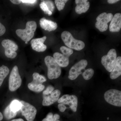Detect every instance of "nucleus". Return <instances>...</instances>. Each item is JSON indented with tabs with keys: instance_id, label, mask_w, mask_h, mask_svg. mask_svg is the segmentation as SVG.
<instances>
[{
	"instance_id": "nucleus-1",
	"label": "nucleus",
	"mask_w": 121,
	"mask_h": 121,
	"mask_svg": "<svg viewBox=\"0 0 121 121\" xmlns=\"http://www.w3.org/2000/svg\"><path fill=\"white\" fill-rule=\"evenodd\" d=\"M61 37L65 45L71 49L80 51L85 47V43L83 41L75 39L71 33L68 31L63 32Z\"/></svg>"
},
{
	"instance_id": "nucleus-2",
	"label": "nucleus",
	"mask_w": 121,
	"mask_h": 121,
	"mask_svg": "<svg viewBox=\"0 0 121 121\" xmlns=\"http://www.w3.org/2000/svg\"><path fill=\"white\" fill-rule=\"evenodd\" d=\"M45 65L48 67V76L50 79L59 78L61 73V67L56 62L54 58L48 56L44 59Z\"/></svg>"
},
{
	"instance_id": "nucleus-3",
	"label": "nucleus",
	"mask_w": 121,
	"mask_h": 121,
	"mask_svg": "<svg viewBox=\"0 0 121 121\" xmlns=\"http://www.w3.org/2000/svg\"><path fill=\"white\" fill-rule=\"evenodd\" d=\"M37 26L35 21H28L26 23L25 29H17L16 31V33L25 42H28L34 37Z\"/></svg>"
},
{
	"instance_id": "nucleus-4",
	"label": "nucleus",
	"mask_w": 121,
	"mask_h": 121,
	"mask_svg": "<svg viewBox=\"0 0 121 121\" xmlns=\"http://www.w3.org/2000/svg\"><path fill=\"white\" fill-rule=\"evenodd\" d=\"M22 80L19 73L17 66H15L9 75V89L11 91H14L19 88L22 84Z\"/></svg>"
},
{
	"instance_id": "nucleus-5",
	"label": "nucleus",
	"mask_w": 121,
	"mask_h": 121,
	"mask_svg": "<svg viewBox=\"0 0 121 121\" xmlns=\"http://www.w3.org/2000/svg\"><path fill=\"white\" fill-rule=\"evenodd\" d=\"M117 59V52L115 49H112L108 52L107 55L102 57L101 62L106 70L111 72L114 67Z\"/></svg>"
},
{
	"instance_id": "nucleus-6",
	"label": "nucleus",
	"mask_w": 121,
	"mask_h": 121,
	"mask_svg": "<svg viewBox=\"0 0 121 121\" xmlns=\"http://www.w3.org/2000/svg\"><path fill=\"white\" fill-rule=\"evenodd\" d=\"M104 97L106 101L109 104L115 106H121V91L111 89L106 91Z\"/></svg>"
},
{
	"instance_id": "nucleus-7",
	"label": "nucleus",
	"mask_w": 121,
	"mask_h": 121,
	"mask_svg": "<svg viewBox=\"0 0 121 121\" xmlns=\"http://www.w3.org/2000/svg\"><path fill=\"white\" fill-rule=\"evenodd\" d=\"M20 102L21 104L20 110L22 115L27 121H34L37 113L36 108L34 106L24 101H21Z\"/></svg>"
},
{
	"instance_id": "nucleus-8",
	"label": "nucleus",
	"mask_w": 121,
	"mask_h": 121,
	"mask_svg": "<svg viewBox=\"0 0 121 121\" xmlns=\"http://www.w3.org/2000/svg\"><path fill=\"white\" fill-rule=\"evenodd\" d=\"M113 16L111 13L104 12L99 14L96 18L95 27L101 32L106 31L108 27V23L111 21Z\"/></svg>"
},
{
	"instance_id": "nucleus-9",
	"label": "nucleus",
	"mask_w": 121,
	"mask_h": 121,
	"mask_svg": "<svg viewBox=\"0 0 121 121\" xmlns=\"http://www.w3.org/2000/svg\"><path fill=\"white\" fill-rule=\"evenodd\" d=\"M88 64L87 61L86 60L82 59L76 63L71 68L69 72L68 78L71 80H74L79 75L82 74Z\"/></svg>"
},
{
	"instance_id": "nucleus-10",
	"label": "nucleus",
	"mask_w": 121,
	"mask_h": 121,
	"mask_svg": "<svg viewBox=\"0 0 121 121\" xmlns=\"http://www.w3.org/2000/svg\"><path fill=\"white\" fill-rule=\"evenodd\" d=\"M4 48L5 56L9 58L13 59L17 55L16 52L18 49V46L14 41L10 39H4L1 43Z\"/></svg>"
},
{
	"instance_id": "nucleus-11",
	"label": "nucleus",
	"mask_w": 121,
	"mask_h": 121,
	"mask_svg": "<svg viewBox=\"0 0 121 121\" xmlns=\"http://www.w3.org/2000/svg\"><path fill=\"white\" fill-rule=\"evenodd\" d=\"M60 95V91L59 90H56L49 95H43V105L45 106L52 105L58 101Z\"/></svg>"
},
{
	"instance_id": "nucleus-12",
	"label": "nucleus",
	"mask_w": 121,
	"mask_h": 121,
	"mask_svg": "<svg viewBox=\"0 0 121 121\" xmlns=\"http://www.w3.org/2000/svg\"><path fill=\"white\" fill-rule=\"evenodd\" d=\"M47 37L44 36L40 38L33 39L31 41V44L33 50L37 52H43L46 50L47 46L44 43Z\"/></svg>"
},
{
	"instance_id": "nucleus-13",
	"label": "nucleus",
	"mask_w": 121,
	"mask_h": 121,
	"mask_svg": "<svg viewBox=\"0 0 121 121\" xmlns=\"http://www.w3.org/2000/svg\"><path fill=\"white\" fill-rule=\"evenodd\" d=\"M121 28V14L116 13L113 16L109 27L110 31L112 32H117Z\"/></svg>"
},
{
	"instance_id": "nucleus-14",
	"label": "nucleus",
	"mask_w": 121,
	"mask_h": 121,
	"mask_svg": "<svg viewBox=\"0 0 121 121\" xmlns=\"http://www.w3.org/2000/svg\"><path fill=\"white\" fill-rule=\"evenodd\" d=\"M75 2V12L78 14L85 13L90 8V3L87 0H76Z\"/></svg>"
},
{
	"instance_id": "nucleus-15",
	"label": "nucleus",
	"mask_w": 121,
	"mask_h": 121,
	"mask_svg": "<svg viewBox=\"0 0 121 121\" xmlns=\"http://www.w3.org/2000/svg\"><path fill=\"white\" fill-rule=\"evenodd\" d=\"M40 25L41 28L46 31L50 32L56 30L58 25L56 22L43 17L40 20Z\"/></svg>"
},
{
	"instance_id": "nucleus-16",
	"label": "nucleus",
	"mask_w": 121,
	"mask_h": 121,
	"mask_svg": "<svg viewBox=\"0 0 121 121\" xmlns=\"http://www.w3.org/2000/svg\"><path fill=\"white\" fill-rule=\"evenodd\" d=\"M53 58L56 62L60 67H67L69 64V58L58 52L53 54Z\"/></svg>"
},
{
	"instance_id": "nucleus-17",
	"label": "nucleus",
	"mask_w": 121,
	"mask_h": 121,
	"mask_svg": "<svg viewBox=\"0 0 121 121\" xmlns=\"http://www.w3.org/2000/svg\"><path fill=\"white\" fill-rule=\"evenodd\" d=\"M121 75V57H117L116 64L112 71L111 72L110 77L112 79L118 78Z\"/></svg>"
},
{
	"instance_id": "nucleus-18",
	"label": "nucleus",
	"mask_w": 121,
	"mask_h": 121,
	"mask_svg": "<svg viewBox=\"0 0 121 121\" xmlns=\"http://www.w3.org/2000/svg\"><path fill=\"white\" fill-rule=\"evenodd\" d=\"M64 105H68L72 110L76 112L77 111L78 105V97L74 95H69L64 102L62 103Z\"/></svg>"
},
{
	"instance_id": "nucleus-19",
	"label": "nucleus",
	"mask_w": 121,
	"mask_h": 121,
	"mask_svg": "<svg viewBox=\"0 0 121 121\" xmlns=\"http://www.w3.org/2000/svg\"><path fill=\"white\" fill-rule=\"evenodd\" d=\"M9 70L8 68L4 65L0 67V87L1 86L4 79L8 75Z\"/></svg>"
},
{
	"instance_id": "nucleus-20",
	"label": "nucleus",
	"mask_w": 121,
	"mask_h": 121,
	"mask_svg": "<svg viewBox=\"0 0 121 121\" xmlns=\"http://www.w3.org/2000/svg\"><path fill=\"white\" fill-rule=\"evenodd\" d=\"M28 87L30 90L36 92H41L45 88L44 85L43 84H37L32 82L28 83Z\"/></svg>"
},
{
	"instance_id": "nucleus-21",
	"label": "nucleus",
	"mask_w": 121,
	"mask_h": 121,
	"mask_svg": "<svg viewBox=\"0 0 121 121\" xmlns=\"http://www.w3.org/2000/svg\"><path fill=\"white\" fill-rule=\"evenodd\" d=\"M33 80L32 82L37 84H42L43 83L47 81V79L44 76L40 75L37 72H35L33 74Z\"/></svg>"
},
{
	"instance_id": "nucleus-22",
	"label": "nucleus",
	"mask_w": 121,
	"mask_h": 121,
	"mask_svg": "<svg viewBox=\"0 0 121 121\" xmlns=\"http://www.w3.org/2000/svg\"><path fill=\"white\" fill-rule=\"evenodd\" d=\"M17 114V112H13L11 110L9 105L6 107L4 112V116L7 120L15 117L16 116Z\"/></svg>"
},
{
	"instance_id": "nucleus-23",
	"label": "nucleus",
	"mask_w": 121,
	"mask_h": 121,
	"mask_svg": "<svg viewBox=\"0 0 121 121\" xmlns=\"http://www.w3.org/2000/svg\"><path fill=\"white\" fill-rule=\"evenodd\" d=\"M11 110L14 112H17L21 109V104L20 102L17 100H14L12 101L9 104Z\"/></svg>"
},
{
	"instance_id": "nucleus-24",
	"label": "nucleus",
	"mask_w": 121,
	"mask_h": 121,
	"mask_svg": "<svg viewBox=\"0 0 121 121\" xmlns=\"http://www.w3.org/2000/svg\"><path fill=\"white\" fill-rule=\"evenodd\" d=\"M94 71L92 68H89L85 70L82 73L83 77L86 80H89L93 77Z\"/></svg>"
},
{
	"instance_id": "nucleus-25",
	"label": "nucleus",
	"mask_w": 121,
	"mask_h": 121,
	"mask_svg": "<svg viewBox=\"0 0 121 121\" xmlns=\"http://www.w3.org/2000/svg\"><path fill=\"white\" fill-rule=\"evenodd\" d=\"M68 1V0H55V4L59 11H60L64 9L65 4Z\"/></svg>"
},
{
	"instance_id": "nucleus-26",
	"label": "nucleus",
	"mask_w": 121,
	"mask_h": 121,
	"mask_svg": "<svg viewBox=\"0 0 121 121\" xmlns=\"http://www.w3.org/2000/svg\"><path fill=\"white\" fill-rule=\"evenodd\" d=\"M60 50L63 55L69 57L73 54V51L71 48L66 47L65 46H62L60 48Z\"/></svg>"
},
{
	"instance_id": "nucleus-27",
	"label": "nucleus",
	"mask_w": 121,
	"mask_h": 121,
	"mask_svg": "<svg viewBox=\"0 0 121 121\" xmlns=\"http://www.w3.org/2000/svg\"><path fill=\"white\" fill-rule=\"evenodd\" d=\"M39 6L40 8L44 12L45 14H48L49 16L52 15V13L49 10L47 5L45 4L44 1L41 2Z\"/></svg>"
},
{
	"instance_id": "nucleus-28",
	"label": "nucleus",
	"mask_w": 121,
	"mask_h": 121,
	"mask_svg": "<svg viewBox=\"0 0 121 121\" xmlns=\"http://www.w3.org/2000/svg\"><path fill=\"white\" fill-rule=\"evenodd\" d=\"M44 1L47 5L49 10L52 13L53 12L55 8V5L53 2L51 0H44Z\"/></svg>"
},
{
	"instance_id": "nucleus-29",
	"label": "nucleus",
	"mask_w": 121,
	"mask_h": 121,
	"mask_svg": "<svg viewBox=\"0 0 121 121\" xmlns=\"http://www.w3.org/2000/svg\"><path fill=\"white\" fill-rule=\"evenodd\" d=\"M54 87L52 85H49L43 92V95H48L54 91Z\"/></svg>"
},
{
	"instance_id": "nucleus-30",
	"label": "nucleus",
	"mask_w": 121,
	"mask_h": 121,
	"mask_svg": "<svg viewBox=\"0 0 121 121\" xmlns=\"http://www.w3.org/2000/svg\"><path fill=\"white\" fill-rule=\"evenodd\" d=\"M6 31V28L0 22V36L4 34Z\"/></svg>"
},
{
	"instance_id": "nucleus-31",
	"label": "nucleus",
	"mask_w": 121,
	"mask_h": 121,
	"mask_svg": "<svg viewBox=\"0 0 121 121\" xmlns=\"http://www.w3.org/2000/svg\"><path fill=\"white\" fill-rule=\"evenodd\" d=\"M58 108L59 110L61 112H64L66 109L67 107L66 106L62 103H59L58 105Z\"/></svg>"
},
{
	"instance_id": "nucleus-32",
	"label": "nucleus",
	"mask_w": 121,
	"mask_h": 121,
	"mask_svg": "<svg viewBox=\"0 0 121 121\" xmlns=\"http://www.w3.org/2000/svg\"><path fill=\"white\" fill-rule=\"evenodd\" d=\"M69 95H69L67 94L65 95H63L60 98H59L58 100V103H62L67 98Z\"/></svg>"
},
{
	"instance_id": "nucleus-33",
	"label": "nucleus",
	"mask_w": 121,
	"mask_h": 121,
	"mask_svg": "<svg viewBox=\"0 0 121 121\" xmlns=\"http://www.w3.org/2000/svg\"><path fill=\"white\" fill-rule=\"evenodd\" d=\"M21 2L25 4H35L37 2V0H21Z\"/></svg>"
},
{
	"instance_id": "nucleus-34",
	"label": "nucleus",
	"mask_w": 121,
	"mask_h": 121,
	"mask_svg": "<svg viewBox=\"0 0 121 121\" xmlns=\"http://www.w3.org/2000/svg\"><path fill=\"white\" fill-rule=\"evenodd\" d=\"M60 116L58 114H55L53 115L52 119L54 121H58L60 119Z\"/></svg>"
},
{
	"instance_id": "nucleus-35",
	"label": "nucleus",
	"mask_w": 121,
	"mask_h": 121,
	"mask_svg": "<svg viewBox=\"0 0 121 121\" xmlns=\"http://www.w3.org/2000/svg\"><path fill=\"white\" fill-rule=\"evenodd\" d=\"M13 4H19L21 3V0H10Z\"/></svg>"
},
{
	"instance_id": "nucleus-36",
	"label": "nucleus",
	"mask_w": 121,
	"mask_h": 121,
	"mask_svg": "<svg viewBox=\"0 0 121 121\" xmlns=\"http://www.w3.org/2000/svg\"><path fill=\"white\" fill-rule=\"evenodd\" d=\"M119 1V0H108L107 2L110 4H114Z\"/></svg>"
},
{
	"instance_id": "nucleus-37",
	"label": "nucleus",
	"mask_w": 121,
	"mask_h": 121,
	"mask_svg": "<svg viewBox=\"0 0 121 121\" xmlns=\"http://www.w3.org/2000/svg\"><path fill=\"white\" fill-rule=\"evenodd\" d=\"M10 121H24L22 118H18V119H14Z\"/></svg>"
},
{
	"instance_id": "nucleus-38",
	"label": "nucleus",
	"mask_w": 121,
	"mask_h": 121,
	"mask_svg": "<svg viewBox=\"0 0 121 121\" xmlns=\"http://www.w3.org/2000/svg\"><path fill=\"white\" fill-rule=\"evenodd\" d=\"M3 118V115L2 113L0 112V121H2Z\"/></svg>"
},
{
	"instance_id": "nucleus-39",
	"label": "nucleus",
	"mask_w": 121,
	"mask_h": 121,
	"mask_svg": "<svg viewBox=\"0 0 121 121\" xmlns=\"http://www.w3.org/2000/svg\"><path fill=\"white\" fill-rule=\"evenodd\" d=\"M25 44H27L28 43V42H25Z\"/></svg>"
},
{
	"instance_id": "nucleus-40",
	"label": "nucleus",
	"mask_w": 121,
	"mask_h": 121,
	"mask_svg": "<svg viewBox=\"0 0 121 121\" xmlns=\"http://www.w3.org/2000/svg\"><path fill=\"white\" fill-rule=\"evenodd\" d=\"M109 119V117L107 118V119Z\"/></svg>"
},
{
	"instance_id": "nucleus-41",
	"label": "nucleus",
	"mask_w": 121,
	"mask_h": 121,
	"mask_svg": "<svg viewBox=\"0 0 121 121\" xmlns=\"http://www.w3.org/2000/svg\"><path fill=\"white\" fill-rule=\"evenodd\" d=\"M59 121V120H58V121Z\"/></svg>"
}]
</instances>
